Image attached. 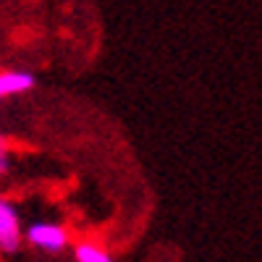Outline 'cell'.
I'll use <instances>...</instances> for the list:
<instances>
[{
  "instance_id": "obj_2",
  "label": "cell",
  "mask_w": 262,
  "mask_h": 262,
  "mask_svg": "<svg viewBox=\"0 0 262 262\" xmlns=\"http://www.w3.org/2000/svg\"><path fill=\"white\" fill-rule=\"evenodd\" d=\"M21 244H24V228L18 207L8 196H0V254H16Z\"/></svg>"
},
{
  "instance_id": "obj_3",
  "label": "cell",
  "mask_w": 262,
  "mask_h": 262,
  "mask_svg": "<svg viewBox=\"0 0 262 262\" xmlns=\"http://www.w3.org/2000/svg\"><path fill=\"white\" fill-rule=\"evenodd\" d=\"M37 76L32 71H0V100H8L16 95H24L34 90Z\"/></svg>"
},
{
  "instance_id": "obj_5",
  "label": "cell",
  "mask_w": 262,
  "mask_h": 262,
  "mask_svg": "<svg viewBox=\"0 0 262 262\" xmlns=\"http://www.w3.org/2000/svg\"><path fill=\"white\" fill-rule=\"evenodd\" d=\"M11 165H13V152H11V144L0 137V179L11 173Z\"/></svg>"
},
{
  "instance_id": "obj_4",
  "label": "cell",
  "mask_w": 262,
  "mask_h": 262,
  "mask_svg": "<svg viewBox=\"0 0 262 262\" xmlns=\"http://www.w3.org/2000/svg\"><path fill=\"white\" fill-rule=\"evenodd\" d=\"M74 259L76 262H116L111 249L102 247L100 242H92V238H81V242L74 244Z\"/></svg>"
},
{
  "instance_id": "obj_1",
  "label": "cell",
  "mask_w": 262,
  "mask_h": 262,
  "mask_svg": "<svg viewBox=\"0 0 262 262\" xmlns=\"http://www.w3.org/2000/svg\"><path fill=\"white\" fill-rule=\"evenodd\" d=\"M24 242L45 254H60L71 247V233L63 223L55 221H39V223H29L24 228Z\"/></svg>"
}]
</instances>
